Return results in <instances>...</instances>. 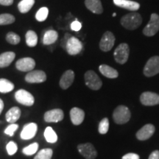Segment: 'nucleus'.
Returning a JSON list of instances; mask_svg holds the SVG:
<instances>
[{"label": "nucleus", "instance_id": "obj_1", "mask_svg": "<svg viewBox=\"0 0 159 159\" xmlns=\"http://www.w3.org/2000/svg\"><path fill=\"white\" fill-rule=\"evenodd\" d=\"M142 19L141 15L136 12L128 13L121 19V25L125 28L134 30L142 25Z\"/></svg>", "mask_w": 159, "mask_h": 159}, {"label": "nucleus", "instance_id": "obj_2", "mask_svg": "<svg viewBox=\"0 0 159 159\" xmlns=\"http://www.w3.org/2000/svg\"><path fill=\"white\" fill-rule=\"evenodd\" d=\"M131 116L130 111L128 107L125 105H119L115 109L113 114V119L116 124L122 125L130 120Z\"/></svg>", "mask_w": 159, "mask_h": 159}, {"label": "nucleus", "instance_id": "obj_3", "mask_svg": "<svg viewBox=\"0 0 159 159\" xmlns=\"http://www.w3.org/2000/svg\"><path fill=\"white\" fill-rule=\"evenodd\" d=\"M84 78L85 85L91 90L97 91L102 87V80L94 71L89 70L86 71L84 75Z\"/></svg>", "mask_w": 159, "mask_h": 159}, {"label": "nucleus", "instance_id": "obj_4", "mask_svg": "<svg viewBox=\"0 0 159 159\" xmlns=\"http://www.w3.org/2000/svg\"><path fill=\"white\" fill-rule=\"evenodd\" d=\"M129 54H130L129 46L125 43H121L114 51V55L115 61L119 64H124L128 61Z\"/></svg>", "mask_w": 159, "mask_h": 159}, {"label": "nucleus", "instance_id": "obj_5", "mask_svg": "<svg viewBox=\"0 0 159 159\" xmlns=\"http://www.w3.org/2000/svg\"><path fill=\"white\" fill-rule=\"evenodd\" d=\"M65 49L69 55H76L83 49V43L76 37L70 36L66 42Z\"/></svg>", "mask_w": 159, "mask_h": 159}, {"label": "nucleus", "instance_id": "obj_6", "mask_svg": "<svg viewBox=\"0 0 159 159\" xmlns=\"http://www.w3.org/2000/svg\"><path fill=\"white\" fill-rule=\"evenodd\" d=\"M159 31V16L156 13H152L150 16L149 23L143 30V33L148 37L153 36Z\"/></svg>", "mask_w": 159, "mask_h": 159}, {"label": "nucleus", "instance_id": "obj_7", "mask_svg": "<svg viewBox=\"0 0 159 159\" xmlns=\"http://www.w3.org/2000/svg\"><path fill=\"white\" fill-rule=\"evenodd\" d=\"M159 73V56H153L148 60L144 66V75L152 77Z\"/></svg>", "mask_w": 159, "mask_h": 159}, {"label": "nucleus", "instance_id": "obj_8", "mask_svg": "<svg viewBox=\"0 0 159 159\" xmlns=\"http://www.w3.org/2000/svg\"><path fill=\"white\" fill-rule=\"evenodd\" d=\"M15 98L18 102L26 106H32L35 102L34 97L29 91L24 89H19L16 92Z\"/></svg>", "mask_w": 159, "mask_h": 159}, {"label": "nucleus", "instance_id": "obj_9", "mask_svg": "<svg viewBox=\"0 0 159 159\" xmlns=\"http://www.w3.org/2000/svg\"><path fill=\"white\" fill-rule=\"evenodd\" d=\"M79 152L86 159H94L97 156V152L94 146L91 143L80 144L77 146Z\"/></svg>", "mask_w": 159, "mask_h": 159}, {"label": "nucleus", "instance_id": "obj_10", "mask_svg": "<svg viewBox=\"0 0 159 159\" xmlns=\"http://www.w3.org/2000/svg\"><path fill=\"white\" fill-rule=\"evenodd\" d=\"M115 43V37L111 32L107 31L103 34L99 42V48L103 52L110 51Z\"/></svg>", "mask_w": 159, "mask_h": 159}, {"label": "nucleus", "instance_id": "obj_11", "mask_svg": "<svg viewBox=\"0 0 159 159\" xmlns=\"http://www.w3.org/2000/svg\"><path fill=\"white\" fill-rule=\"evenodd\" d=\"M47 80V75L43 71L35 70L29 71L25 76V81L29 83H41Z\"/></svg>", "mask_w": 159, "mask_h": 159}, {"label": "nucleus", "instance_id": "obj_12", "mask_svg": "<svg viewBox=\"0 0 159 159\" xmlns=\"http://www.w3.org/2000/svg\"><path fill=\"white\" fill-rule=\"evenodd\" d=\"M140 101L146 106H153L159 104V94L150 91L142 93L140 96Z\"/></svg>", "mask_w": 159, "mask_h": 159}, {"label": "nucleus", "instance_id": "obj_13", "mask_svg": "<svg viewBox=\"0 0 159 159\" xmlns=\"http://www.w3.org/2000/svg\"><path fill=\"white\" fill-rule=\"evenodd\" d=\"M35 66V60L32 57H23L18 60L16 63V67L21 71H31Z\"/></svg>", "mask_w": 159, "mask_h": 159}, {"label": "nucleus", "instance_id": "obj_14", "mask_svg": "<svg viewBox=\"0 0 159 159\" xmlns=\"http://www.w3.org/2000/svg\"><path fill=\"white\" fill-rule=\"evenodd\" d=\"M37 130L38 126L36 123H27L23 127L22 130L20 134V137L23 140H30V139L34 138L37 133Z\"/></svg>", "mask_w": 159, "mask_h": 159}, {"label": "nucleus", "instance_id": "obj_15", "mask_svg": "<svg viewBox=\"0 0 159 159\" xmlns=\"http://www.w3.org/2000/svg\"><path fill=\"white\" fill-rule=\"evenodd\" d=\"M64 117L63 111L61 109L56 108L48 111L44 114V121L47 122H59Z\"/></svg>", "mask_w": 159, "mask_h": 159}, {"label": "nucleus", "instance_id": "obj_16", "mask_svg": "<svg viewBox=\"0 0 159 159\" xmlns=\"http://www.w3.org/2000/svg\"><path fill=\"white\" fill-rule=\"evenodd\" d=\"M75 80V72L72 70H67L63 73L61 80H60V86L61 88L66 90L69 89L72 85Z\"/></svg>", "mask_w": 159, "mask_h": 159}, {"label": "nucleus", "instance_id": "obj_17", "mask_svg": "<svg viewBox=\"0 0 159 159\" xmlns=\"http://www.w3.org/2000/svg\"><path fill=\"white\" fill-rule=\"evenodd\" d=\"M155 133L154 125L148 124L139 130L136 134V137L139 140L145 141L150 139Z\"/></svg>", "mask_w": 159, "mask_h": 159}, {"label": "nucleus", "instance_id": "obj_18", "mask_svg": "<svg viewBox=\"0 0 159 159\" xmlns=\"http://www.w3.org/2000/svg\"><path fill=\"white\" fill-rule=\"evenodd\" d=\"M70 118L71 122L75 125L82 124L85 118V112L79 108H73L70 111Z\"/></svg>", "mask_w": 159, "mask_h": 159}, {"label": "nucleus", "instance_id": "obj_19", "mask_svg": "<svg viewBox=\"0 0 159 159\" xmlns=\"http://www.w3.org/2000/svg\"><path fill=\"white\" fill-rule=\"evenodd\" d=\"M114 3L117 7L132 11H136L140 7V5L138 2L130 0H114Z\"/></svg>", "mask_w": 159, "mask_h": 159}, {"label": "nucleus", "instance_id": "obj_20", "mask_svg": "<svg viewBox=\"0 0 159 159\" xmlns=\"http://www.w3.org/2000/svg\"><path fill=\"white\" fill-rule=\"evenodd\" d=\"M85 5L89 11L96 14H101L103 7L100 0H85Z\"/></svg>", "mask_w": 159, "mask_h": 159}, {"label": "nucleus", "instance_id": "obj_21", "mask_svg": "<svg viewBox=\"0 0 159 159\" xmlns=\"http://www.w3.org/2000/svg\"><path fill=\"white\" fill-rule=\"evenodd\" d=\"M16 54L13 52H5L0 55V68L9 66L15 59Z\"/></svg>", "mask_w": 159, "mask_h": 159}, {"label": "nucleus", "instance_id": "obj_22", "mask_svg": "<svg viewBox=\"0 0 159 159\" xmlns=\"http://www.w3.org/2000/svg\"><path fill=\"white\" fill-rule=\"evenodd\" d=\"M21 110L18 107H13L7 111L5 115L6 120L7 122L13 124L19 120L20 116H21Z\"/></svg>", "mask_w": 159, "mask_h": 159}, {"label": "nucleus", "instance_id": "obj_23", "mask_svg": "<svg viewBox=\"0 0 159 159\" xmlns=\"http://www.w3.org/2000/svg\"><path fill=\"white\" fill-rule=\"evenodd\" d=\"M99 71L102 73V75H104L105 77H108V78H116L119 76V73L116 69L112 68V67L109 66L108 65L102 64L100 65L99 67Z\"/></svg>", "mask_w": 159, "mask_h": 159}, {"label": "nucleus", "instance_id": "obj_24", "mask_svg": "<svg viewBox=\"0 0 159 159\" xmlns=\"http://www.w3.org/2000/svg\"><path fill=\"white\" fill-rule=\"evenodd\" d=\"M58 39V33L54 30H49L43 35V43L44 45H51L56 42Z\"/></svg>", "mask_w": 159, "mask_h": 159}, {"label": "nucleus", "instance_id": "obj_25", "mask_svg": "<svg viewBox=\"0 0 159 159\" xmlns=\"http://www.w3.org/2000/svg\"><path fill=\"white\" fill-rule=\"evenodd\" d=\"M13 89H14V84L11 81L5 78L0 79V92L6 94L11 92Z\"/></svg>", "mask_w": 159, "mask_h": 159}, {"label": "nucleus", "instance_id": "obj_26", "mask_svg": "<svg viewBox=\"0 0 159 159\" xmlns=\"http://www.w3.org/2000/svg\"><path fill=\"white\" fill-rule=\"evenodd\" d=\"M35 4V0H21L18 5V9L21 13H27Z\"/></svg>", "mask_w": 159, "mask_h": 159}, {"label": "nucleus", "instance_id": "obj_27", "mask_svg": "<svg viewBox=\"0 0 159 159\" xmlns=\"http://www.w3.org/2000/svg\"><path fill=\"white\" fill-rule=\"evenodd\" d=\"M26 43L30 47H34L38 43V35L33 30L27 32L25 35Z\"/></svg>", "mask_w": 159, "mask_h": 159}, {"label": "nucleus", "instance_id": "obj_28", "mask_svg": "<svg viewBox=\"0 0 159 159\" xmlns=\"http://www.w3.org/2000/svg\"><path fill=\"white\" fill-rule=\"evenodd\" d=\"M44 138L49 143H55L57 141V136L55 130L51 127H47L44 130Z\"/></svg>", "mask_w": 159, "mask_h": 159}, {"label": "nucleus", "instance_id": "obj_29", "mask_svg": "<svg viewBox=\"0 0 159 159\" xmlns=\"http://www.w3.org/2000/svg\"><path fill=\"white\" fill-rule=\"evenodd\" d=\"M53 155V151L50 148L42 149L38 152L34 159H51Z\"/></svg>", "mask_w": 159, "mask_h": 159}, {"label": "nucleus", "instance_id": "obj_30", "mask_svg": "<svg viewBox=\"0 0 159 159\" xmlns=\"http://www.w3.org/2000/svg\"><path fill=\"white\" fill-rule=\"evenodd\" d=\"M14 16L9 13H3L0 15V25H11L15 21Z\"/></svg>", "mask_w": 159, "mask_h": 159}, {"label": "nucleus", "instance_id": "obj_31", "mask_svg": "<svg viewBox=\"0 0 159 159\" xmlns=\"http://www.w3.org/2000/svg\"><path fill=\"white\" fill-rule=\"evenodd\" d=\"M38 149H39V144L35 142L25 147L22 150V152L25 156H33V155L36 153Z\"/></svg>", "mask_w": 159, "mask_h": 159}, {"label": "nucleus", "instance_id": "obj_32", "mask_svg": "<svg viewBox=\"0 0 159 159\" xmlns=\"http://www.w3.org/2000/svg\"><path fill=\"white\" fill-rule=\"evenodd\" d=\"M49 14V9L46 7L40 8L35 14V19L38 21H44Z\"/></svg>", "mask_w": 159, "mask_h": 159}, {"label": "nucleus", "instance_id": "obj_33", "mask_svg": "<svg viewBox=\"0 0 159 159\" xmlns=\"http://www.w3.org/2000/svg\"><path fill=\"white\" fill-rule=\"evenodd\" d=\"M6 41H7L9 43L13 45H17L18 43H19L21 39L20 36L16 33H13V32H10L6 35Z\"/></svg>", "mask_w": 159, "mask_h": 159}, {"label": "nucleus", "instance_id": "obj_34", "mask_svg": "<svg viewBox=\"0 0 159 159\" xmlns=\"http://www.w3.org/2000/svg\"><path fill=\"white\" fill-rule=\"evenodd\" d=\"M109 129V120L108 118H104L99 124L98 131L100 134H106Z\"/></svg>", "mask_w": 159, "mask_h": 159}, {"label": "nucleus", "instance_id": "obj_35", "mask_svg": "<svg viewBox=\"0 0 159 159\" xmlns=\"http://www.w3.org/2000/svg\"><path fill=\"white\" fill-rule=\"evenodd\" d=\"M6 150H7V154L9 156H13L18 150V146L14 142L11 141L7 143V146H6Z\"/></svg>", "mask_w": 159, "mask_h": 159}, {"label": "nucleus", "instance_id": "obj_36", "mask_svg": "<svg viewBox=\"0 0 159 159\" xmlns=\"http://www.w3.org/2000/svg\"><path fill=\"white\" fill-rule=\"evenodd\" d=\"M19 128V125L16 124H11L7 128H5V134L8 135L10 136H13L14 135V133L16 131V130H18Z\"/></svg>", "mask_w": 159, "mask_h": 159}, {"label": "nucleus", "instance_id": "obj_37", "mask_svg": "<svg viewBox=\"0 0 159 159\" xmlns=\"http://www.w3.org/2000/svg\"><path fill=\"white\" fill-rule=\"evenodd\" d=\"M81 27H82V25H81V23L77 21V20L73 21V22L71 24V29L73 31H75V32L79 31L81 29Z\"/></svg>", "mask_w": 159, "mask_h": 159}, {"label": "nucleus", "instance_id": "obj_38", "mask_svg": "<svg viewBox=\"0 0 159 159\" xmlns=\"http://www.w3.org/2000/svg\"><path fill=\"white\" fill-rule=\"evenodd\" d=\"M139 158H140V157H139V155L130 152V153L125 155V156L122 157V159H139Z\"/></svg>", "mask_w": 159, "mask_h": 159}, {"label": "nucleus", "instance_id": "obj_39", "mask_svg": "<svg viewBox=\"0 0 159 159\" xmlns=\"http://www.w3.org/2000/svg\"><path fill=\"white\" fill-rule=\"evenodd\" d=\"M148 159H159V151L155 150L149 156Z\"/></svg>", "mask_w": 159, "mask_h": 159}, {"label": "nucleus", "instance_id": "obj_40", "mask_svg": "<svg viewBox=\"0 0 159 159\" xmlns=\"http://www.w3.org/2000/svg\"><path fill=\"white\" fill-rule=\"evenodd\" d=\"M13 3V0H0V5L4 6H10Z\"/></svg>", "mask_w": 159, "mask_h": 159}, {"label": "nucleus", "instance_id": "obj_41", "mask_svg": "<svg viewBox=\"0 0 159 159\" xmlns=\"http://www.w3.org/2000/svg\"><path fill=\"white\" fill-rule=\"evenodd\" d=\"M4 109V102L2 99H0V115H1L2 112Z\"/></svg>", "mask_w": 159, "mask_h": 159}, {"label": "nucleus", "instance_id": "obj_42", "mask_svg": "<svg viewBox=\"0 0 159 159\" xmlns=\"http://www.w3.org/2000/svg\"><path fill=\"white\" fill-rule=\"evenodd\" d=\"M116 13H114V14H113V16H114H114H116Z\"/></svg>", "mask_w": 159, "mask_h": 159}]
</instances>
